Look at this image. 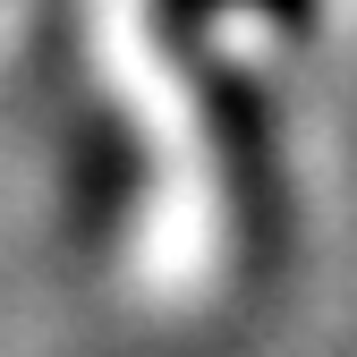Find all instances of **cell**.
I'll use <instances>...</instances> for the list:
<instances>
[{"instance_id": "obj_1", "label": "cell", "mask_w": 357, "mask_h": 357, "mask_svg": "<svg viewBox=\"0 0 357 357\" xmlns=\"http://www.w3.org/2000/svg\"><path fill=\"white\" fill-rule=\"evenodd\" d=\"M178 17H204V9H264V17H281V26H306L315 17V0H170Z\"/></svg>"}]
</instances>
